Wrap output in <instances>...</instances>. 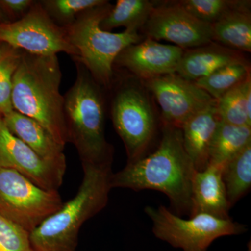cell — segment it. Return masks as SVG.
Masks as SVG:
<instances>
[{"label":"cell","instance_id":"6da1fadb","mask_svg":"<svg viewBox=\"0 0 251 251\" xmlns=\"http://www.w3.org/2000/svg\"><path fill=\"white\" fill-rule=\"evenodd\" d=\"M196 169L184 148L181 128L163 125L159 145L154 151L115 173L111 188L135 191L154 190L166 195L177 215L191 211L192 182Z\"/></svg>","mask_w":251,"mask_h":251},{"label":"cell","instance_id":"7a4b0ae2","mask_svg":"<svg viewBox=\"0 0 251 251\" xmlns=\"http://www.w3.org/2000/svg\"><path fill=\"white\" fill-rule=\"evenodd\" d=\"M62 74L57 55L23 52L13 80L14 110L39 122L62 146L69 143L64 117Z\"/></svg>","mask_w":251,"mask_h":251},{"label":"cell","instance_id":"3957f363","mask_svg":"<svg viewBox=\"0 0 251 251\" xmlns=\"http://www.w3.org/2000/svg\"><path fill=\"white\" fill-rule=\"evenodd\" d=\"M112 164H82L83 178L75 196L31 232L36 251H77L82 225L108 204Z\"/></svg>","mask_w":251,"mask_h":251},{"label":"cell","instance_id":"277c9868","mask_svg":"<svg viewBox=\"0 0 251 251\" xmlns=\"http://www.w3.org/2000/svg\"><path fill=\"white\" fill-rule=\"evenodd\" d=\"M75 62L76 79L64 96L68 140L76 149L82 164L112 163L113 148L105 139L100 85L81 63Z\"/></svg>","mask_w":251,"mask_h":251},{"label":"cell","instance_id":"5b68a950","mask_svg":"<svg viewBox=\"0 0 251 251\" xmlns=\"http://www.w3.org/2000/svg\"><path fill=\"white\" fill-rule=\"evenodd\" d=\"M109 3L82 13L67 28L68 37L81 63L100 86L108 87L113 80V67L119 54L142 41L138 31L120 33L103 30L100 22L112 8Z\"/></svg>","mask_w":251,"mask_h":251},{"label":"cell","instance_id":"8992f818","mask_svg":"<svg viewBox=\"0 0 251 251\" xmlns=\"http://www.w3.org/2000/svg\"><path fill=\"white\" fill-rule=\"evenodd\" d=\"M152 232L160 240L183 251H207L216 239L245 233L247 227L229 219L198 214L185 219L166 206H147Z\"/></svg>","mask_w":251,"mask_h":251},{"label":"cell","instance_id":"52a82bcc","mask_svg":"<svg viewBox=\"0 0 251 251\" xmlns=\"http://www.w3.org/2000/svg\"><path fill=\"white\" fill-rule=\"evenodd\" d=\"M63 204L58 191L44 189L18 172L0 167V214L29 234Z\"/></svg>","mask_w":251,"mask_h":251},{"label":"cell","instance_id":"ba28073f","mask_svg":"<svg viewBox=\"0 0 251 251\" xmlns=\"http://www.w3.org/2000/svg\"><path fill=\"white\" fill-rule=\"evenodd\" d=\"M111 118L125 145L128 163L145 156L156 134V120L143 87L130 82L120 86L112 99Z\"/></svg>","mask_w":251,"mask_h":251},{"label":"cell","instance_id":"9c48e42d","mask_svg":"<svg viewBox=\"0 0 251 251\" xmlns=\"http://www.w3.org/2000/svg\"><path fill=\"white\" fill-rule=\"evenodd\" d=\"M0 43L36 55L64 52L74 59L77 56L69 41L67 28L54 22L40 1H35L20 19L0 23Z\"/></svg>","mask_w":251,"mask_h":251},{"label":"cell","instance_id":"30bf717a","mask_svg":"<svg viewBox=\"0 0 251 251\" xmlns=\"http://www.w3.org/2000/svg\"><path fill=\"white\" fill-rule=\"evenodd\" d=\"M145 84L161 108L163 125L181 128L193 115L216 103L194 82L176 74L145 80Z\"/></svg>","mask_w":251,"mask_h":251},{"label":"cell","instance_id":"8fae6325","mask_svg":"<svg viewBox=\"0 0 251 251\" xmlns=\"http://www.w3.org/2000/svg\"><path fill=\"white\" fill-rule=\"evenodd\" d=\"M144 27L150 39L173 43L184 50L213 41L211 25L194 17L178 1L154 6Z\"/></svg>","mask_w":251,"mask_h":251},{"label":"cell","instance_id":"7c38bea8","mask_svg":"<svg viewBox=\"0 0 251 251\" xmlns=\"http://www.w3.org/2000/svg\"><path fill=\"white\" fill-rule=\"evenodd\" d=\"M0 167L18 172L36 186L58 191L66 171L61 169L33 151L13 135L0 117Z\"/></svg>","mask_w":251,"mask_h":251},{"label":"cell","instance_id":"4fadbf2b","mask_svg":"<svg viewBox=\"0 0 251 251\" xmlns=\"http://www.w3.org/2000/svg\"><path fill=\"white\" fill-rule=\"evenodd\" d=\"M184 50L148 39L126 48L115 64L125 68L144 81L176 74Z\"/></svg>","mask_w":251,"mask_h":251},{"label":"cell","instance_id":"5bb4252c","mask_svg":"<svg viewBox=\"0 0 251 251\" xmlns=\"http://www.w3.org/2000/svg\"><path fill=\"white\" fill-rule=\"evenodd\" d=\"M224 167L208 165L196 171L192 182L190 216L206 214L221 219H229L230 209L223 179Z\"/></svg>","mask_w":251,"mask_h":251},{"label":"cell","instance_id":"9a60e30c","mask_svg":"<svg viewBox=\"0 0 251 251\" xmlns=\"http://www.w3.org/2000/svg\"><path fill=\"white\" fill-rule=\"evenodd\" d=\"M1 119L9 131L39 156L66 171L67 161L64 147L59 145L39 122L14 110Z\"/></svg>","mask_w":251,"mask_h":251},{"label":"cell","instance_id":"2e32d148","mask_svg":"<svg viewBox=\"0 0 251 251\" xmlns=\"http://www.w3.org/2000/svg\"><path fill=\"white\" fill-rule=\"evenodd\" d=\"M216 103L193 115L180 128L185 151L196 171L209 165L211 142L221 122Z\"/></svg>","mask_w":251,"mask_h":251},{"label":"cell","instance_id":"e0dca14e","mask_svg":"<svg viewBox=\"0 0 251 251\" xmlns=\"http://www.w3.org/2000/svg\"><path fill=\"white\" fill-rule=\"evenodd\" d=\"M242 60L245 59L238 51L212 41L206 45L185 50L176 74L186 80L195 82L231 63Z\"/></svg>","mask_w":251,"mask_h":251},{"label":"cell","instance_id":"ac0fdd59","mask_svg":"<svg viewBox=\"0 0 251 251\" xmlns=\"http://www.w3.org/2000/svg\"><path fill=\"white\" fill-rule=\"evenodd\" d=\"M251 10L231 11L211 25L213 41L227 49L251 52Z\"/></svg>","mask_w":251,"mask_h":251},{"label":"cell","instance_id":"d6986e66","mask_svg":"<svg viewBox=\"0 0 251 251\" xmlns=\"http://www.w3.org/2000/svg\"><path fill=\"white\" fill-rule=\"evenodd\" d=\"M251 143V127L220 122L211 142L209 165L224 167Z\"/></svg>","mask_w":251,"mask_h":251},{"label":"cell","instance_id":"ffe728a7","mask_svg":"<svg viewBox=\"0 0 251 251\" xmlns=\"http://www.w3.org/2000/svg\"><path fill=\"white\" fill-rule=\"evenodd\" d=\"M155 4L148 0H118L100 22V27L111 31L117 27L139 30L148 21Z\"/></svg>","mask_w":251,"mask_h":251},{"label":"cell","instance_id":"44dd1931","mask_svg":"<svg viewBox=\"0 0 251 251\" xmlns=\"http://www.w3.org/2000/svg\"><path fill=\"white\" fill-rule=\"evenodd\" d=\"M216 102L221 122L251 127V77L224 94Z\"/></svg>","mask_w":251,"mask_h":251},{"label":"cell","instance_id":"7402d4cb","mask_svg":"<svg viewBox=\"0 0 251 251\" xmlns=\"http://www.w3.org/2000/svg\"><path fill=\"white\" fill-rule=\"evenodd\" d=\"M223 179L231 208L251 188V143L225 165Z\"/></svg>","mask_w":251,"mask_h":251},{"label":"cell","instance_id":"603a6c76","mask_svg":"<svg viewBox=\"0 0 251 251\" xmlns=\"http://www.w3.org/2000/svg\"><path fill=\"white\" fill-rule=\"evenodd\" d=\"M249 77L251 75L249 64L242 60L231 63L194 82L217 100Z\"/></svg>","mask_w":251,"mask_h":251},{"label":"cell","instance_id":"cb8c5ba5","mask_svg":"<svg viewBox=\"0 0 251 251\" xmlns=\"http://www.w3.org/2000/svg\"><path fill=\"white\" fill-rule=\"evenodd\" d=\"M178 2L194 17L209 25L231 11L251 10V1L244 0H183Z\"/></svg>","mask_w":251,"mask_h":251},{"label":"cell","instance_id":"d4e9b609","mask_svg":"<svg viewBox=\"0 0 251 251\" xmlns=\"http://www.w3.org/2000/svg\"><path fill=\"white\" fill-rule=\"evenodd\" d=\"M23 51L0 43V117L14 110L11 102L13 80Z\"/></svg>","mask_w":251,"mask_h":251},{"label":"cell","instance_id":"484cf974","mask_svg":"<svg viewBox=\"0 0 251 251\" xmlns=\"http://www.w3.org/2000/svg\"><path fill=\"white\" fill-rule=\"evenodd\" d=\"M50 17L56 23L68 27L87 10L106 4V0H44L41 1Z\"/></svg>","mask_w":251,"mask_h":251},{"label":"cell","instance_id":"4316f807","mask_svg":"<svg viewBox=\"0 0 251 251\" xmlns=\"http://www.w3.org/2000/svg\"><path fill=\"white\" fill-rule=\"evenodd\" d=\"M30 234L0 214V251H36Z\"/></svg>","mask_w":251,"mask_h":251},{"label":"cell","instance_id":"83f0119b","mask_svg":"<svg viewBox=\"0 0 251 251\" xmlns=\"http://www.w3.org/2000/svg\"><path fill=\"white\" fill-rule=\"evenodd\" d=\"M34 3L32 0H2L0 1V7L18 20L27 14Z\"/></svg>","mask_w":251,"mask_h":251},{"label":"cell","instance_id":"f1b7e54d","mask_svg":"<svg viewBox=\"0 0 251 251\" xmlns=\"http://www.w3.org/2000/svg\"><path fill=\"white\" fill-rule=\"evenodd\" d=\"M9 23V21L6 20V16H5L4 11L0 7V23Z\"/></svg>","mask_w":251,"mask_h":251},{"label":"cell","instance_id":"f546056e","mask_svg":"<svg viewBox=\"0 0 251 251\" xmlns=\"http://www.w3.org/2000/svg\"><path fill=\"white\" fill-rule=\"evenodd\" d=\"M248 251H251V243H249V249H248Z\"/></svg>","mask_w":251,"mask_h":251}]
</instances>
